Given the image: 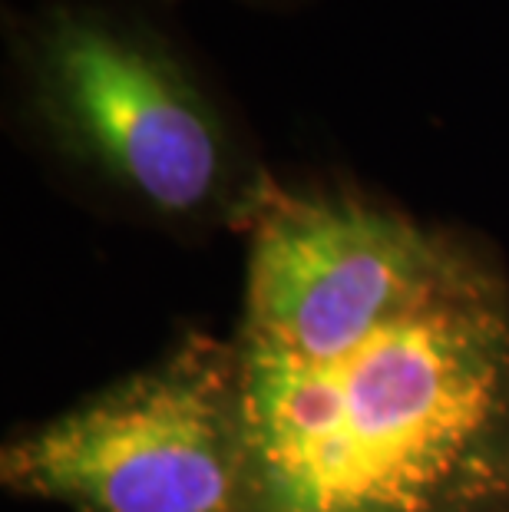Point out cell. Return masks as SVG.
Masks as SVG:
<instances>
[{
  "label": "cell",
  "mask_w": 509,
  "mask_h": 512,
  "mask_svg": "<svg viewBox=\"0 0 509 512\" xmlns=\"http://www.w3.org/2000/svg\"><path fill=\"white\" fill-rule=\"evenodd\" d=\"M7 493L73 512H242L229 341L189 334L0 450Z\"/></svg>",
  "instance_id": "3957f363"
},
{
  "label": "cell",
  "mask_w": 509,
  "mask_h": 512,
  "mask_svg": "<svg viewBox=\"0 0 509 512\" xmlns=\"http://www.w3.org/2000/svg\"><path fill=\"white\" fill-rule=\"evenodd\" d=\"M245 235L242 512H509L490 248L338 179H275Z\"/></svg>",
  "instance_id": "6da1fadb"
},
{
  "label": "cell",
  "mask_w": 509,
  "mask_h": 512,
  "mask_svg": "<svg viewBox=\"0 0 509 512\" xmlns=\"http://www.w3.org/2000/svg\"><path fill=\"white\" fill-rule=\"evenodd\" d=\"M156 0L10 10V113L70 185L176 235L242 228L275 185L245 119Z\"/></svg>",
  "instance_id": "7a4b0ae2"
},
{
  "label": "cell",
  "mask_w": 509,
  "mask_h": 512,
  "mask_svg": "<svg viewBox=\"0 0 509 512\" xmlns=\"http://www.w3.org/2000/svg\"><path fill=\"white\" fill-rule=\"evenodd\" d=\"M156 4L172 7V4H179V0H156ZM235 4H245V7H255V10H285V7L305 4V0H235Z\"/></svg>",
  "instance_id": "277c9868"
}]
</instances>
